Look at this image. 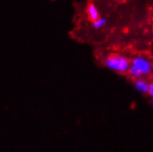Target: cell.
Returning a JSON list of instances; mask_svg holds the SVG:
<instances>
[{
	"label": "cell",
	"mask_w": 153,
	"mask_h": 152,
	"mask_svg": "<svg viewBox=\"0 0 153 152\" xmlns=\"http://www.w3.org/2000/svg\"><path fill=\"white\" fill-rule=\"evenodd\" d=\"M148 94L153 99V81L149 83V91H148Z\"/></svg>",
	"instance_id": "52a82bcc"
},
{
	"label": "cell",
	"mask_w": 153,
	"mask_h": 152,
	"mask_svg": "<svg viewBox=\"0 0 153 152\" xmlns=\"http://www.w3.org/2000/svg\"><path fill=\"white\" fill-rule=\"evenodd\" d=\"M107 23V19L105 18H102L100 17L98 19L92 21V27L96 30H100L102 28H103Z\"/></svg>",
	"instance_id": "5b68a950"
},
{
	"label": "cell",
	"mask_w": 153,
	"mask_h": 152,
	"mask_svg": "<svg viewBox=\"0 0 153 152\" xmlns=\"http://www.w3.org/2000/svg\"><path fill=\"white\" fill-rule=\"evenodd\" d=\"M130 66L139 71L142 76H147L151 73L152 62L143 56H137L130 60Z\"/></svg>",
	"instance_id": "7a4b0ae2"
},
{
	"label": "cell",
	"mask_w": 153,
	"mask_h": 152,
	"mask_svg": "<svg viewBox=\"0 0 153 152\" xmlns=\"http://www.w3.org/2000/svg\"><path fill=\"white\" fill-rule=\"evenodd\" d=\"M149 83L146 79H143L142 78L137 79L134 81V87H135V89L138 92H140L142 94L148 93V91H149Z\"/></svg>",
	"instance_id": "277c9868"
},
{
	"label": "cell",
	"mask_w": 153,
	"mask_h": 152,
	"mask_svg": "<svg viewBox=\"0 0 153 152\" xmlns=\"http://www.w3.org/2000/svg\"><path fill=\"white\" fill-rule=\"evenodd\" d=\"M86 14L91 22L100 18V12H99V10H98L97 6L94 3L88 4V6L86 7Z\"/></svg>",
	"instance_id": "3957f363"
},
{
	"label": "cell",
	"mask_w": 153,
	"mask_h": 152,
	"mask_svg": "<svg viewBox=\"0 0 153 152\" xmlns=\"http://www.w3.org/2000/svg\"><path fill=\"white\" fill-rule=\"evenodd\" d=\"M105 67L119 74L127 73L130 67V60L121 55H113L104 60Z\"/></svg>",
	"instance_id": "6da1fadb"
},
{
	"label": "cell",
	"mask_w": 153,
	"mask_h": 152,
	"mask_svg": "<svg viewBox=\"0 0 153 152\" xmlns=\"http://www.w3.org/2000/svg\"><path fill=\"white\" fill-rule=\"evenodd\" d=\"M152 104H153V99H152Z\"/></svg>",
	"instance_id": "30bf717a"
},
{
	"label": "cell",
	"mask_w": 153,
	"mask_h": 152,
	"mask_svg": "<svg viewBox=\"0 0 153 152\" xmlns=\"http://www.w3.org/2000/svg\"><path fill=\"white\" fill-rule=\"evenodd\" d=\"M51 1H56V0H51Z\"/></svg>",
	"instance_id": "9c48e42d"
},
{
	"label": "cell",
	"mask_w": 153,
	"mask_h": 152,
	"mask_svg": "<svg viewBox=\"0 0 153 152\" xmlns=\"http://www.w3.org/2000/svg\"><path fill=\"white\" fill-rule=\"evenodd\" d=\"M127 73H128V75L130 76L131 78H133V79H140V78L143 77V76H142V74H141L139 71H137L136 68H134L133 67H131V66L129 67V69H128Z\"/></svg>",
	"instance_id": "8992f818"
},
{
	"label": "cell",
	"mask_w": 153,
	"mask_h": 152,
	"mask_svg": "<svg viewBox=\"0 0 153 152\" xmlns=\"http://www.w3.org/2000/svg\"><path fill=\"white\" fill-rule=\"evenodd\" d=\"M151 72L153 73V62H152V69H151Z\"/></svg>",
	"instance_id": "ba28073f"
}]
</instances>
